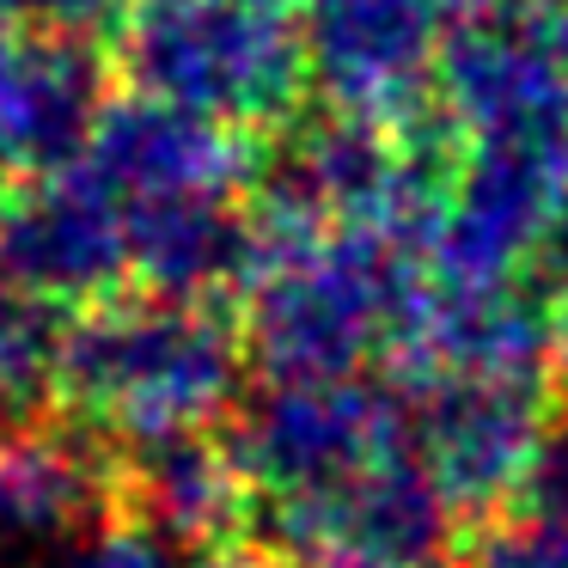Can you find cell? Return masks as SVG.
<instances>
[{
    "label": "cell",
    "instance_id": "cell-12",
    "mask_svg": "<svg viewBox=\"0 0 568 568\" xmlns=\"http://www.w3.org/2000/svg\"><path fill=\"white\" fill-rule=\"evenodd\" d=\"M116 453V519L141 526L165 550H226L251 538V483L214 428L153 434L111 446Z\"/></svg>",
    "mask_w": 568,
    "mask_h": 568
},
{
    "label": "cell",
    "instance_id": "cell-4",
    "mask_svg": "<svg viewBox=\"0 0 568 568\" xmlns=\"http://www.w3.org/2000/svg\"><path fill=\"white\" fill-rule=\"evenodd\" d=\"M568 209V135L470 141L422 239V282L446 294L526 282L544 233Z\"/></svg>",
    "mask_w": 568,
    "mask_h": 568
},
{
    "label": "cell",
    "instance_id": "cell-21",
    "mask_svg": "<svg viewBox=\"0 0 568 568\" xmlns=\"http://www.w3.org/2000/svg\"><path fill=\"white\" fill-rule=\"evenodd\" d=\"M294 568H392V562L361 550H312V556H294Z\"/></svg>",
    "mask_w": 568,
    "mask_h": 568
},
{
    "label": "cell",
    "instance_id": "cell-1",
    "mask_svg": "<svg viewBox=\"0 0 568 568\" xmlns=\"http://www.w3.org/2000/svg\"><path fill=\"white\" fill-rule=\"evenodd\" d=\"M257 221L239 343L263 379H331L355 373L392 343L409 294L422 282V251L379 226Z\"/></svg>",
    "mask_w": 568,
    "mask_h": 568
},
{
    "label": "cell",
    "instance_id": "cell-5",
    "mask_svg": "<svg viewBox=\"0 0 568 568\" xmlns=\"http://www.w3.org/2000/svg\"><path fill=\"white\" fill-rule=\"evenodd\" d=\"M221 440L257 501L318 495L404 446V397L355 373L270 379L226 409Z\"/></svg>",
    "mask_w": 568,
    "mask_h": 568
},
{
    "label": "cell",
    "instance_id": "cell-6",
    "mask_svg": "<svg viewBox=\"0 0 568 568\" xmlns=\"http://www.w3.org/2000/svg\"><path fill=\"white\" fill-rule=\"evenodd\" d=\"M550 385L519 379H422L404 385V440L465 519H495L514 507L519 477L531 465L544 422H550Z\"/></svg>",
    "mask_w": 568,
    "mask_h": 568
},
{
    "label": "cell",
    "instance_id": "cell-18",
    "mask_svg": "<svg viewBox=\"0 0 568 568\" xmlns=\"http://www.w3.org/2000/svg\"><path fill=\"white\" fill-rule=\"evenodd\" d=\"M135 0H13V13L43 31H74V38H116Z\"/></svg>",
    "mask_w": 568,
    "mask_h": 568
},
{
    "label": "cell",
    "instance_id": "cell-25",
    "mask_svg": "<svg viewBox=\"0 0 568 568\" xmlns=\"http://www.w3.org/2000/svg\"><path fill=\"white\" fill-rule=\"evenodd\" d=\"M7 196H13V184H0V214H7Z\"/></svg>",
    "mask_w": 568,
    "mask_h": 568
},
{
    "label": "cell",
    "instance_id": "cell-17",
    "mask_svg": "<svg viewBox=\"0 0 568 568\" xmlns=\"http://www.w3.org/2000/svg\"><path fill=\"white\" fill-rule=\"evenodd\" d=\"M50 568H172V550L160 538H148L141 526H129V519H104L68 556H55Z\"/></svg>",
    "mask_w": 568,
    "mask_h": 568
},
{
    "label": "cell",
    "instance_id": "cell-20",
    "mask_svg": "<svg viewBox=\"0 0 568 568\" xmlns=\"http://www.w3.org/2000/svg\"><path fill=\"white\" fill-rule=\"evenodd\" d=\"M196 568H275V556L263 544H226V550L196 556Z\"/></svg>",
    "mask_w": 568,
    "mask_h": 568
},
{
    "label": "cell",
    "instance_id": "cell-7",
    "mask_svg": "<svg viewBox=\"0 0 568 568\" xmlns=\"http://www.w3.org/2000/svg\"><path fill=\"white\" fill-rule=\"evenodd\" d=\"M434 111L458 141L568 135V43L550 7L470 19L434 55Z\"/></svg>",
    "mask_w": 568,
    "mask_h": 568
},
{
    "label": "cell",
    "instance_id": "cell-15",
    "mask_svg": "<svg viewBox=\"0 0 568 568\" xmlns=\"http://www.w3.org/2000/svg\"><path fill=\"white\" fill-rule=\"evenodd\" d=\"M465 568H568V519L550 514H495L470 531Z\"/></svg>",
    "mask_w": 568,
    "mask_h": 568
},
{
    "label": "cell",
    "instance_id": "cell-22",
    "mask_svg": "<svg viewBox=\"0 0 568 568\" xmlns=\"http://www.w3.org/2000/svg\"><path fill=\"white\" fill-rule=\"evenodd\" d=\"M550 7V19H556V31H562V43H568V0H544Z\"/></svg>",
    "mask_w": 568,
    "mask_h": 568
},
{
    "label": "cell",
    "instance_id": "cell-19",
    "mask_svg": "<svg viewBox=\"0 0 568 568\" xmlns=\"http://www.w3.org/2000/svg\"><path fill=\"white\" fill-rule=\"evenodd\" d=\"M446 19L470 26V19H501V13H526V7H544V0H434Z\"/></svg>",
    "mask_w": 568,
    "mask_h": 568
},
{
    "label": "cell",
    "instance_id": "cell-8",
    "mask_svg": "<svg viewBox=\"0 0 568 568\" xmlns=\"http://www.w3.org/2000/svg\"><path fill=\"white\" fill-rule=\"evenodd\" d=\"M440 26L434 0H300L306 87L331 111L404 129L434 111Z\"/></svg>",
    "mask_w": 568,
    "mask_h": 568
},
{
    "label": "cell",
    "instance_id": "cell-11",
    "mask_svg": "<svg viewBox=\"0 0 568 568\" xmlns=\"http://www.w3.org/2000/svg\"><path fill=\"white\" fill-rule=\"evenodd\" d=\"M263 135L226 129L148 92H111L87 141V165L123 202L165 196H239L257 172Z\"/></svg>",
    "mask_w": 568,
    "mask_h": 568
},
{
    "label": "cell",
    "instance_id": "cell-14",
    "mask_svg": "<svg viewBox=\"0 0 568 568\" xmlns=\"http://www.w3.org/2000/svg\"><path fill=\"white\" fill-rule=\"evenodd\" d=\"M68 306L0 287V416H55Z\"/></svg>",
    "mask_w": 568,
    "mask_h": 568
},
{
    "label": "cell",
    "instance_id": "cell-9",
    "mask_svg": "<svg viewBox=\"0 0 568 568\" xmlns=\"http://www.w3.org/2000/svg\"><path fill=\"white\" fill-rule=\"evenodd\" d=\"M129 209L87 160L38 184H13L0 214V287L80 312L123 294Z\"/></svg>",
    "mask_w": 568,
    "mask_h": 568
},
{
    "label": "cell",
    "instance_id": "cell-23",
    "mask_svg": "<svg viewBox=\"0 0 568 568\" xmlns=\"http://www.w3.org/2000/svg\"><path fill=\"white\" fill-rule=\"evenodd\" d=\"M556 392H562V404H568V348H562V367H556Z\"/></svg>",
    "mask_w": 568,
    "mask_h": 568
},
{
    "label": "cell",
    "instance_id": "cell-26",
    "mask_svg": "<svg viewBox=\"0 0 568 568\" xmlns=\"http://www.w3.org/2000/svg\"><path fill=\"white\" fill-rule=\"evenodd\" d=\"M562 306H568V294H562Z\"/></svg>",
    "mask_w": 568,
    "mask_h": 568
},
{
    "label": "cell",
    "instance_id": "cell-16",
    "mask_svg": "<svg viewBox=\"0 0 568 568\" xmlns=\"http://www.w3.org/2000/svg\"><path fill=\"white\" fill-rule=\"evenodd\" d=\"M514 507L568 519V404L550 409V422H544L538 446H531V465H526V477H519Z\"/></svg>",
    "mask_w": 568,
    "mask_h": 568
},
{
    "label": "cell",
    "instance_id": "cell-10",
    "mask_svg": "<svg viewBox=\"0 0 568 568\" xmlns=\"http://www.w3.org/2000/svg\"><path fill=\"white\" fill-rule=\"evenodd\" d=\"M111 92L116 62L104 38L0 31V184H38L80 165Z\"/></svg>",
    "mask_w": 568,
    "mask_h": 568
},
{
    "label": "cell",
    "instance_id": "cell-13",
    "mask_svg": "<svg viewBox=\"0 0 568 568\" xmlns=\"http://www.w3.org/2000/svg\"><path fill=\"white\" fill-rule=\"evenodd\" d=\"M257 251V221L239 196H165L129 202V282L141 294L214 306L239 300Z\"/></svg>",
    "mask_w": 568,
    "mask_h": 568
},
{
    "label": "cell",
    "instance_id": "cell-3",
    "mask_svg": "<svg viewBox=\"0 0 568 568\" xmlns=\"http://www.w3.org/2000/svg\"><path fill=\"white\" fill-rule=\"evenodd\" d=\"M111 62L129 92L270 135L306 92L300 0H135Z\"/></svg>",
    "mask_w": 568,
    "mask_h": 568
},
{
    "label": "cell",
    "instance_id": "cell-2",
    "mask_svg": "<svg viewBox=\"0 0 568 568\" xmlns=\"http://www.w3.org/2000/svg\"><path fill=\"white\" fill-rule=\"evenodd\" d=\"M245 343L214 306H184L123 287L68 312L55 416L104 446L214 428L239 404Z\"/></svg>",
    "mask_w": 568,
    "mask_h": 568
},
{
    "label": "cell",
    "instance_id": "cell-24",
    "mask_svg": "<svg viewBox=\"0 0 568 568\" xmlns=\"http://www.w3.org/2000/svg\"><path fill=\"white\" fill-rule=\"evenodd\" d=\"M7 19H13V0H0V31H7Z\"/></svg>",
    "mask_w": 568,
    "mask_h": 568
}]
</instances>
